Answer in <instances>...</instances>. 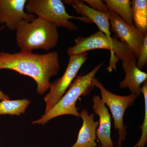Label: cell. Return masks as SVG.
<instances>
[{"mask_svg": "<svg viewBox=\"0 0 147 147\" xmlns=\"http://www.w3.org/2000/svg\"><path fill=\"white\" fill-rule=\"evenodd\" d=\"M141 92L144 96L145 103V114L144 121L141 128L142 135L134 147H145L147 142V82H144L141 87Z\"/></svg>", "mask_w": 147, "mask_h": 147, "instance_id": "obj_17", "label": "cell"}, {"mask_svg": "<svg viewBox=\"0 0 147 147\" xmlns=\"http://www.w3.org/2000/svg\"><path fill=\"white\" fill-rule=\"evenodd\" d=\"M104 62L99 64L92 71L84 75L77 76L72 82L67 90L55 105L41 117L34 121V124L43 125L52 119L59 116L71 115L80 117V113L76 107V103L82 96L87 95L94 88L92 80L103 65Z\"/></svg>", "mask_w": 147, "mask_h": 147, "instance_id": "obj_3", "label": "cell"}, {"mask_svg": "<svg viewBox=\"0 0 147 147\" xmlns=\"http://www.w3.org/2000/svg\"><path fill=\"white\" fill-rule=\"evenodd\" d=\"M27 13L34 14L55 24L57 27H62L71 31L76 30L78 27L69 21L76 19L88 23L92 22L88 18L82 16L69 15L61 0H27L25 6Z\"/></svg>", "mask_w": 147, "mask_h": 147, "instance_id": "obj_5", "label": "cell"}, {"mask_svg": "<svg viewBox=\"0 0 147 147\" xmlns=\"http://www.w3.org/2000/svg\"><path fill=\"white\" fill-rule=\"evenodd\" d=\"M28 99L1 100L0 102V115H8L20 116L25 113L30 103Z\"/></svg>", "mask_w": 147, "mask_h": 147, "instance_id": "obj_16", "label": "cell"}, {"mask_svg": "<svg viewBox=\"0 0 147 147\" xmlns=\"http://www.w3.org/2000/svg\"><path fill=\"white\" fill-rule=\"evenodd\" d=\"M92 100L93 109L99 118L96 137L100 141L101 147H114L111 137V116L108 108L98 96H94Z\"/></svg>", "mask_w": 147, "mask_h": 147, "instance_id": "obj_10", "label": "cell"}, {"mask_svg": "<svg viewBox=\"0 0 147 147\" xmlns=\"http://www.w3.org/2000/svg\"><path fill=\"white\" fill-rule=\"evenodd\" d=\"M147 62V35L145 37L139 58L137 59L136 65L139 69H142Z\"/></svg>", "mask_w": 147, "mask_h": 147, "instance_id": "obj_19", "label": "cell"}, {"mask_svg": "<svg viewBox=\"0 0 147 147\" xmlns=\"http://www.w3.org/2000/svg\"><path fill=\"white\" fill-rule=\"evenodd\" d=\"M84 3H87L88 5L92 8L102 13L108 14L110 9L108 5L101 0H84Z\"/></svg>", "mask_w": 147, "mask_h": 147, "instance_id": "obj_18", "label": "cell"}, {"mask_svg": "<svg viewBox=\"0 0 147 147\" xmlns=\"http://www.w3.org/2000/svg\"><path fill=\"white\" fill-rule=\"evenodd\" d=\"M59 54L57 52L45 54L32 52L9 53H0V70L10 69L22 75L31 77L37 85L40 95L50 89V79L60 71Z\"/></svg>", "mask_w": 147, "mask_h": 147, "instance_id": "obj_1", "label": "cell"}, {"mask_svg": "<svg viewBox=\"0 0 147 147\" xmlns=\"http://www.w3.org/2000/svg\"><path fill=\"white\" fill-rule=\"evenodd\" d=\"M75 45L67 49L69 56L87 53L95 49L110 50L111 57L107 70L111 72L115 71L116 63L119 59L122 62H127L135 57L126 43L122 42L116 36L110 39L102 32L98 31L90 36L79 37L74 40Z\"/></svg>", "mask_w": 147, "mask_h": 147, "instance_id": "obj_4", "label": "cell"}, {"mask_svg": "<svg viewBox=\"0 0 147 147\" xmlns=\"http://www.w3.org/2000/svg\"><path fill=\"white\" fill-rule=\"evenodd\" d=\"M68 64L61 78L51 83L50 91L44 96L45 113H47L59 101L72 84L82 65L88 59L87 53L69 56Z\"/></svg>", "mask_w": 147, "mask_h": 147, "instance_id": "obj_7", "label": "cell"}, {"mask_svg": "<svg viewBox=\"0 0 147 147\" xmlns=\"http://www.w3.org/2000/svg\"><path fill=\"white\" fill-rule=\"evenodd\" d=\"M131 4L134 27L146 36L147 35V1L133 0Z\"/></svg>", "mask_w": 147, "mask_h": 147, "instance_id": "obj_14", "label": "cell"}, {"mask_svg": "<svg viewBox=\"0 0 147 147\" xmlns=\"http://www.w3.org/2000/svg\"><path fill=\"white\" fill-rule=\"evenodd\" d=\"M63 3L71 5L81 16L85 17L97 26L99 31L102 32L109 39H112L110 25L108 14L102 13L92 8L80 0H65Z\"/></svg>", "mask_w": 147, "mask_h": 147, "instance_id": "obj_11", "label": "cell"}, {"mask_svg": "<svg viewBox=\"0 0 147 147\" xmlns=\"http://www.w3.org/2000/svg\"><path fill=\"white\" fill-rule=\"evenodd\" d=\"M137 59L134 57L128 61L122 62L125 76L120 83L119 88H128L131 94L139 97L142 94L141 86L147 81V74L137 67Z\"/></svg>", "mask_w": 147, "mask_h": 147, "instance_id": "obj_12", "label": "cell"}, {"mask_svg": "<svg viewBox=\"0 0 147 147\" xmlns=\"http://www.w3.org/2000/svg\"><path fill=\"white\" fill-rule=\"evenodd\" d=\"M111 31L122 42L128 45L137 59L144 43V36L134 26H131L113 10L108 13Z\"/></svg>", "mask_w": 147, "mask_h": 147, "instance_id": "obj_8", "label": "cell"}, {"mask_svg": "<svg viewBox=\"0 0 147 147\" xmlns=\"http://www.w3.org/2000/svg\"><path fill=\"white\" fill-rule=\"evenodd\" d=\"M92 82L94 87H97L100 90L101 99L110 108L114 119V127L119 132L118 146L121 147L127 134V127L123 123L124 115L126 109L133 105L138 97L133 94L127 96H120L113 93L106 89L95 77Z\"/></svg>", "mask_w": 147, "mask_h": 147, "instance_id": "obj_6", "label": "cell"}, {"mask_svg": "<svg viewBox=\"0 0 147 147\" xmlns=\"http://www.w3.org/2000/svg\"><path fill=\"white\" fill-rule=\"evenodd\" d=\"M16 31V44L23 52L36 49L49 51L55 48L59 41L57 27L37 17L31 22H19Z\"/></svg>", "mask_w": 147, "mask_h": 147, "instance_id": "obj_2", "label": "cell"}, {"mask_svg": "<svg viewBox=\"0 0 147 147\" xmlns=\"http://www.w3.org/2000/svg\"><path fill=\"white\" fill-rule=\"evenodd\" d=\"M27 0H0V24H5L10 30H16L22 21L31 22L36 18L25 11Z\"/></svg>", "mask_w": 147, "mask_h": 147, "instance_id": "obj_9", "label": "cell"}, {"mask_svg": "<svg viewBox=\"0 0 147 147\" xmlns=\"http://www.w3.org/2000/svg\"><path fill=\"white\" fill-rule=\"evenodd\" d=\"M80 117L83 120V125L76 142L71 147H97L96 139L99 122L94 121V114H89L86 110L81 111Z\"/></svg>", "mask_w": 147, "mask_h": 147, "instance_id": "obj_13", "label": "cell"}, {"mask_svg": "<svg viewBox=\"0 0 147 147\" xmlns=\"http://www.w3.org/2000/svg\"><path fill=\"white\" fill-rule=\"evenodd\" d=\"M101 147V146H98V147Z\"/></svg>", "mask_w": 147, "mask_h": 147, "instance_id": "obj_21", "label": "cell"}, {"mask_svg": "<svg viewBox=\"0 0 147 147\" xmlns=\"http://www.w3.org/2000/svg\"><path fill=\"white\" fill-rule=\"evenodd\" d=\"M103 2L108 5L110 10L115 11L126 23L131 26H134L131 1L105 0Z\"/></svg>", "mask_w": 147, "mask_h": 147, "instance_id": "obj_15", "label": "cell"}, {"mask_svg": "<svg viewBox=\"0 0 147 147\" xmlns=\"http://www.w3.org/2000/svg\"><path fill=\"white\" fill-rule=\"evenodd\" d=\"M10 97L8 95L5 94L0 90V100H9Z\"/></svg>", "mask_w": 147, "mask_h": 147, "instance_id": "obj_20", "label": "cell"}]
</instances>
